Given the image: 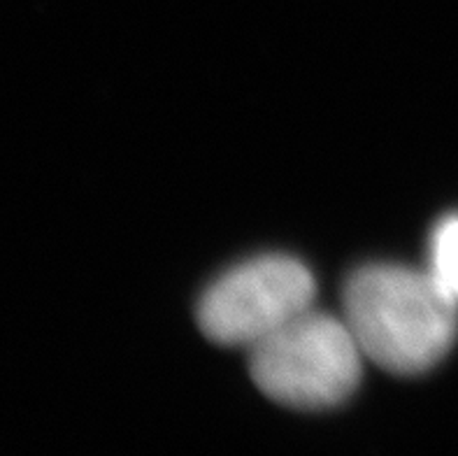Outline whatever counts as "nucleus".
I'll return each mask as SVG.
<instances>
[{"label": "nucleus", "instance_id": "nucleus-3", "mask_svg": "<svg viewBox=\"0 0 458 456\" xmlns=\"http://www.w3.org/2000/svg\"><path fill=\"white\" fill-rule=\"evenodd\" d=\"M317 282L291 256H259L221 275L198 303L200 331L216 345L254 347L312 310Z\"/></svg>", "mask_w": 458, "mask_h": 456}, {"label": "nucleus", "instance_id": "nucleus-1", "mask_svg": "<svg viewBox=\"0 0 458 456\" xmlns=\"http://www.w3.org/2000/svg\"><path fill=\"white\" fill-rule=\"evenodd\" d=\"M344 322L370 361L394 375H421L454 347L458 301L433 272L377 263L347 280Z\"/></svg>", "mask_w": 458, "mask_h": 456}, {"label": "nucleus", "instance_id": "nucleus-2", "mask_svg": "<svg viewBox=\"0 0 458 456\" xmlns=\"http://www.w3.org/2000/svg\"><path fill=\"white\" fill-rule=\"evenodd\" d=\"M363 357L347 322L308 310L251 347L250 370L267 399L326 410L356 391Z\"/></svg>", "mask_w": 458, "mask_h": 456}, {"label": "nucleus", "instance_id": "nucleus-4", "mask_svg": "<svg viewBox=\"0 0 458 456\" xmlns=\"http://www.w3.org/2000/svg\"><path fill=\"white\" fill-rule=\"evenodd\" d=\"M430 272L458 301V214L442 221L433 233Z\"/></svg>", "mask_w": 458, "mask_h": 456}]
</instances>
